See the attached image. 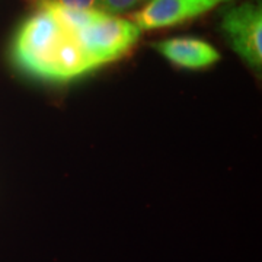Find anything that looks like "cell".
I'll use <instances>...</instances> for the list:
<instances>
[{
  "label": "cell",
  "instance_id": "7",
  "mask_svg": "<svg viewBox=\"0 0 262 262\" xmlns=\"http://www.w3.org/2000/svg\"><path fill=\"white\" fill-rule=\"evenodd\" d=\"M53 2L66 8H72V9L89 10L99 8V0H53Z\"/></svg>",
  "mask_w": 262,
  "mask_h": 262
},
{
  "label": "cell",
  "instance_id": "8",
  "mask_svg": "<svg viewBox=\"0 0 262 262\" xmlns=\"http://www.w3.org/2000/svg\"><path fill=\"white\" fill-rule=\"evenodd\" d=\"M223 2H229V0H223Z\"/></svg>",
  "mask_w": 262,
  "mask_h": 262
},
{
  "label": "cell",
  "instance_id": "3",
  "mask_svg": "<svg viewBox=\"0 0 262 262\" xmlns=\"http://www.w3.org/2000/svg\"><path fill=\"white\" fill-rule=\"evenodd\" d=\"M222 29L234 53L252 69H261V5L255 2H248L230 8L223 16Z\"/></svg>",
  "mask_w": 262,
  "mask_h": 262
},
{
  "label": "cell",
  "instance_id": "6",
  "mask_svg": "<svg viewBox=\"0 0 262 262\" xmlns=\"http://www.w3.org/2000/svg\"><path fill=\"white\" fill-rule=\"evenodd\" d=\"M141 0H99V8L108 15H117V13H124L131 8L137 6Z\"/></svg>",
  "mask_w": 262,
  "mask_h": 262
},
{
  "label": "cell",
  "instance_id": "5",
  "mask_svg": "<svg viewBox=\"0 0 262 262\" xmlns=\"http://www.w3.org/2000/svg\"><path fill=\"white\" fill-rule=\"evenodd\" d=\"M153 47L170 63L184 69H204L220 60L219 51L211 44L198 38H169L153 44Z\"/></svg>",
  "mask_w": 262,
  "mask_h": 262
},
{
  "label": "cell",
  "instance_id": "1",
  "mask_svg": "<svg viewBox=\"0 0 262 262\" xmlns=\"http://www.w3.org/2000/svg\"><path fill=\"white\" fill-rule=\"evenodd\" d=\"M12 58L27 75L48 82H69L96 69L75 32L41 8L18 29Z\"/></svg>",
  "mask_w": 262,
  "mask_h": 262
},
{
  "label": "cell",
  "instance_id": "4",
  "mask_svg": "<svg viewBox=\"0 0 262 262\" xmlns=\"http://www.w3.org/2000/svg\"><path fill=\"white\" fill-rule=\"evenodd\" d=\"M223 0H150L133 15V22L140 29L168 28L194 19L220 5Z\"/></svg>",
  "mask_w": 262,
  "mask_h": 262
},
{
  "label": "cell",
  "instance_id": "2",
  "mask_svg": "<svg viewBox=\"0 0 262 262\" xmlns=\"http://www.w3.org/2000/svg\"><path fill=\"white\" fill-rule=\"evenodd\" d=\"M141 29L131 20L102 12L88 27L75 32L95 67L111 63L128 53L139 41Z\"/></svg>",
  "mask_w": 262,
  "mask_h": 262
}]
</instances>
